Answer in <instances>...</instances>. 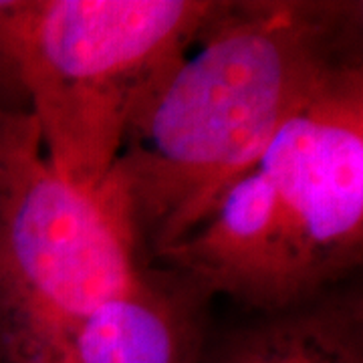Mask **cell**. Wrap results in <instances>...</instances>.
<instances>
[{"mask_svg":"<svg viewBox=\"0 0 363 363\" xmlns=\"http://www.w3.org/2000/svg\"><path fill=\"white\" fill-rule=\"evenodd\" d=\"M355 9L214 2L133 109L99 200L135 252L160 255L262 154L289 117L357 61Z\"/></svg>","mask_w":363,"mask_h":363,"instance_id":"obj_1","label":"cell"},{"mask_svg":"<svg viewBox=\"0 0 363 363\" xmlns=\"http://www.w3.org/2000/svg\"><path fill=\"white\" fill-rule=\"evenodd\" d=\"M363 247V75L351 65L162 250L198 283L289 309L355 267Z\"/></svg>","mask_w":363,"mask_h":363,"instance_id":"obj_2","label":"cell"},{"mask_svg":"<svg viewBox=\"0 0 363 363\" xmlns=\"http://www.w3.org/2000/svg\"><path fill=\"white\" fill-rule=\"evenodd\" d=\"M208 0L0 2V57L59 178L99 196L143 91L212 11Z\"/></svg>","mask_w":363,"mask_h":363,"instance_id":"obj_3","label":"cell"},{"mask_svg":"<svg viewBox=\"0 0 363 363\" xmlns=\"http://www.w3.org/2000/svg\"><path fill=\"white\" fill-rule=\"evenodd\" d=\"M40 147L33 117L0 111V321L13 363H59L91 313L142 281L123 224Z\"/></svg>","mask_w":363,"mask_h":363,"instance_id":"obj_4","label":"cell"},{"mask_svg":"<svg viewBox=\"0 0 363 363\" xmlns=\"http://www.w3.org/2000/svg\"><path fill=\"white\" fill-rule=\"evenodd\" d=\"M200 357L192 329L142 279L79 325L59 363H200Z\"/></svg>","mask_w":363,"mask_h":363,"instance_id":"obj_5","label":"cell"},{"mask_svg":"<svg viewBox=\"0 0 363 363\" xmlns=\"http://www.w3.org/2000/svg\"><path fill=\"white\" fill-rule=\"evenodd\" d=\"M200 363H363L362 317L343 307L277 317L234 335Z\"/></svg>","mask_w":363,"mask_h":363,"instance_id":"obj_6","label":"cell"}]
</instances>
